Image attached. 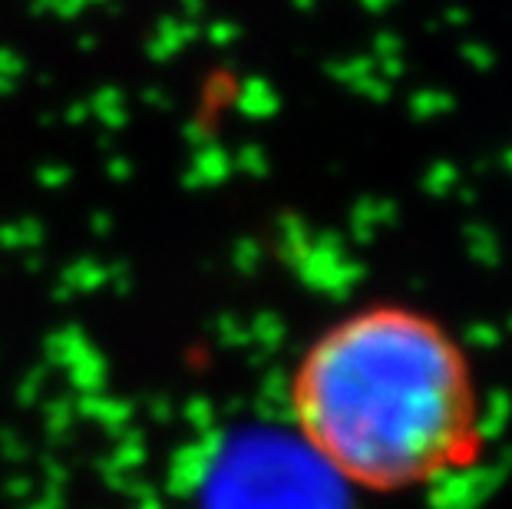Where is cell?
Listing matches in <instances>:
<instances>
[{
    "mask_svg": "<svg viewBox=\"0 0 512 509\" xmlns=\"http://www.w3.org/2000/svg\"><path fill=\"white\" fill-rule=\"evenodd\" d=\"M288 404L311 457L367 493H407L486 450L473 364L446 324L367 305L328 324L294 364Z\"/></svg>",
    "mask_w": 512,
    "mask_h": 509,
    "instance_id": "obj_1",
    "label": "cell"
},
{
    "mask_svg": "<svg viewBox=\"0 0 512 509\" xmlns=\"http://www.w3.org/2000/svg\"><path fill=\"white\" fill-rule=\"evenodd\" d=\"M212 509H334L301 473H228Z\"/></svg>",
    "mask_w": 512,
    "mask_h": 509,
    "instance_id": "obj_2",
    "label": "cell"
}]
</instances>
